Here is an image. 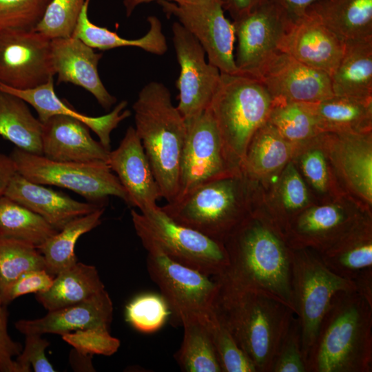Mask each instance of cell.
Masks as SVG:
<instances>
[{
  "label": "cell",
  "mask_w": 372,
  "mask_h": 372,
  "mask_svg": "<svg viewBox=\"0 0 372 372\" xmlns=\"http://www.w3.org/2000/svg\"><path fill=\"white\" fill-rule=\"evenodd\" d=\"M228 265L212 277L222 286L265 292L295 313L291 290L292 249L279 234L256 218H247L224 242Z\"/></svg>",
  "instance_id": "cell-1"
},
{
  "label": "cell",
  "mask_w": 372,
  "mask_h": 372,
  "mask_svg": "<svg viewBox=\"0 0 372 372\" xmlns=\"http://www.w3.org/2000/svg\"><path fill=\"white\" fill-rule=\"evenodd\" d=\"M307 372L372 371V306L355 291H340L320 324Z\"/></svg>",
  "instance_id": "cell-2"
},
{
  "label": "cell",
  "mask_w": 372,
  "mask_h": 372,
  "mask_svg": "<svg viewBox=\"0 0 372 372\" xmlns=\"http://www.w3.org/2000/svg\"><path fill=\"white\" fill-rule=\"evenodd\" d=\"M218 285L216 316L257 372H271L280 342L295 316L293 311L262 291Z\"/></svg>",
  "instance_id": "cell-3"
},
{
  "label": "cell",
  "mask_w": 372,
  "mask_h": 372,
  "mask_svg": "<svg viewBox=\"0 0 372 372\" xmlns=\"http://www.w3.org/2000/svg\"><path fill=\"white\" fill-rule=\"evenodd\" d=\"M135 130L150 163L162 198L173 202L178 192L180 163L187 126L168 88L152 81L132 106Z\"/></svg>",
  "instance_id": "cell-4"
},
{
  "label": "cell",
  "mask_w": 372,
  "mask_h": 372,
  "mask_svg": "<svg viewBox=\"0 0 372 372\" xmlns=\"http://www.w3.org/2000/svg\"><path fill=\"white\" fill-rule=\"evenodd\" d=\"M273 100L258 79L220 73L218 88L208 107L231 170L242 167L255 132L267 121Z\"/></svg>",
  "instance_id": "cell-5"
},
{
  "label": "cell",
  "mask_w": 372,
  "mask_h": 372,
  "mask_svg": "<svg viewBox=\"0 0 372 372\" xmlns=\"http://www.w3.org/2000/svg\"><path fill=\"white\" fill-rule=\"evenodd\" d=\"M240 170L196 187L161 209L180 225L224 242L248 218Z\"/></svg>",
  "instance_id": "cell-6"
},
{
  "label": "cell",
  "mask_w": 372,
  "mask_h": 372,
  "mask_svg": "<svg viewBox=\"0 0 372 372\" xmlns=\"http://www.w3.org/2000/svg\"><path fill=\"white\" fill-rule=\"evenodd\" d=\"M131 217L143 247L154 246L171 259L210 277L228 265L224 243L178 224L159 206L144 212L132 209Z\"/></svg>",
  "instance_id": "cell-7"
},
{
  "label": "cell",
  "mask_w": 372,
  "mask_h": 372,
  "mask_svg": "<svg viewBox=\"0 0 372 372\" xmlns=\"http://www.w3.org/2000/svg\"><path fill=\"white\" fill-rule=\"evenodd\" d=\"M10 156L17 172L32 182L72 190L91 203L105 204L113 196L130 205L126 191L106 162L55 161L17 147Z\"/></svg>",
  "instance_id": "cell-8"
},
{
  "label": "cell",
  "mask_w": 372,
  "mask_h": 372,
  "mask_svg": "<svg viewBox=\"0 0 372 372\" xmlns=\"http://www.w3.org/2000/svg\"><path fill=\"white\" fill-rule=\"evenodd\" d=\"M291 290L305 360L332 298L340 291H355L353 280L331 271L309 251L292 249Z\"/></svg>",
  "instance_id": "cell-9"
},
{
  "label": "cell",
  "mask_w": 372,
  "mask_h": 372,
  "mask_svg": "<svg viewBox=\"0 0 372 372\" xmlns=\"http://www.w3.org/2000/svg\"><path fill=\"white\" fill-rule=\"evenodd\" d=\"M144 247L147 251L149 275L181 323L188 320L208 323L218 290L216 280L171 259L154 246Z\"/></svg>",
  "instance_id": "cell-10"
},
{
  "label": "cell",
  "mask_w": 372,
  "mask_h": 372,
  "mask_svg": "<svg viewBox=\"0 0 372 372\" xmlns=\"http://www.w3.org/2000/svg\"><path fill=\"white\" fill-rule=\"evenodd\" d=\"M168 18L174 17L200 43L209 63L220 73L240 74L234 56L235 30L219 0L158 1Z\"/></svg>",
  "instance_id": "cell-11"
},
{
  "label": "cell",
  "mask_w": 372,
  "mask_h": 372,
  "mask_svg": "<svg viewBox=\"0 0 372 372\" xmlns=\"http://www.w3.org/2000/svg\"><path fill=\"white\" fill-rule=\"evenodd\" d=\"M173 44L180 65L176 107L188 127L208 108L220 80L219 70L205 61L198 40L179 22L172 25Z\"/></svg>",
  "instance_id": "cell-12"
},
{
  "label": "cell",
  "mask_w": 372,
  "mask_h": 372,
  "mask_svg": "<svg viewBox=\"0 0 372 372\" xmlns=\"http://www.w3.org/2000/svg\"><path fill=\"white\" fill-rule=\"evenodd\" d=\"M55 74L51 39L35 30L0 32V83L28 90L48 83Z\"/></svg>",
  "instance_id": "cell-13"
},
{
  "label": "cell",
  "mask_w": 372,
  "mask_h": 372,
  "mask_svg": "<svg viewBox=\"0 0 372 372\" xmlns=\"http://www.w3.org/2000/svg\"><path fill=\"white\" fill-rule=\"evenodd\" d=\"M238 47L236 65L240 74L256 79L291 25L269 1L262 0L251 10L233 20Z\"/></svg>",
  "instance_id": "cell-14"
},
{
  "label": "cell",
  "mask_w": 372,
  "mask_h": 372,
  "mask_svg": "<svg viewBox=\"0 0 372 372\" xmlns=\"http://www.w3.org/2000/svg\"><path fill=\"white\" fill-rule=\"evenodd\" d=\"M187 130L180 163L178 192L174 200L203 183L236 171L227 167L209 107Z\"/></svg>",
  "instance_id": "cell-15"
},
{
  "label": "cell",
  "mask_w": 372,
  "mask_h": 372,
  "mask_svg": "<svg viewBox=\"0 0 372 372\" xmlns=\"http://www.w3.org/2000/svg\"><path fill=\"white\" fill-rule=\"evenodd\" d=\"M256 79L275 101L316 103L333 96L327 74L280 51L265 63Z\"/></svg>",
  "instance_id": "cell-16"
},
{
  "label": "cell",
  "mask_w": 372,
  "mask_h": 372,
  "mask_svg": "<svg viewBox=\"0 0 372 372\" xmlns=\"http://www.w3.org/2000/svg\"><path fill=\"white\" fill-rule=\"evenodd\" d=\"M107 164L126 191L130 205L140 212L154 209L162 198L150 163L135 128H127L119 145L109 153Z\"/></svg>",
  "instance_id": "cell-17"
},
{
  "label": "cell",
  "mask_w": 372,
  "mask_h": 372,
  "mask_svg": "<svg viewBox=\"0 0 372 372\" xmlns=\"http://www.w3.org/2000/svg\"><path fill=\"white\" fill-rule=\"evenodd\" d=\"M344 49V41L309 13L289 26L278 44L279 51L329 76Z\"/></svg>",
  "instance_id": "cell-18"
},
{
  "label": "cell",
  "mask_w": 372,
  "mask_h": 372,
  "mask_svg": "<svg viewBox=\"0 0 372 372\" xmlns=\"http://www.w3.org/2000/svg\"><path fill=\"white\" fill-rule=\"evenodd\" d=\"M51 52L58 83H71L84 88L105 110H109L116 102V97L105 87L98 72L101 53L95 52L74 37L52 39Z\"/></svg>",
  "instance_id": "cell-19"
},
{
  "label": "cell",
  "mask_w": 372,
  "mask_h": 372,
  "mask_svg": "<svg viewBox=\"0 0 372 372\" xmlns=\"http://www.w3.org/2000/svg\"><path fill=\"white\" fill-rule=\"evenodd\" d=\"M113 303L105 289L79 303L48 311L40 318L19 320L16 329L24 335L64 333L85 329L109 330L113 318Z\"/></svg>",
  "instance_id": "cell-20"
},
{
  "label": "cell",
  "mask_w": 372,
  "mask_h": 372,
  "mask_svg": "<svg viewBox=\"0 0 372 372\" xmlns=\"http://www.w3.org/2000/svg\"><path fill=\"white\" fill-rule=\"evenodd\" d=\"M4 196L39 215L57 231L74 218L105 207V204L79 202L32 182L17 172L11 178Z\"/></svg>",
  "instance_id": "cell-21"
},
{
  "label": "cell",
  "mask_w": 372,
  "mask_h": 372,
  "mask_svg": "<svg viewBox=\"0 0 372 372\" xmlns=\"http://www.w3.org/2000/svg\"><path fill=\"white\" fill-rule=\"evenodd\" d=\"M43 125L42 148L45 158L61 162L107 163L111 150L94 140L90 128L81 121L54 115Z\"/></svg>",
  "instance_id": "cell-22"
},
{
  "label": "cell",
  "mask_w": 372,
  "mask_h": 372,
  "mask_svg": "<svg viewBox=\"0 0 372 372\" xmlns=\"http://www.w3.org/2000/svg\"><path fill=\"white\" fill-rule=\"evenodd\" d=\"M0 90L14 94L31 105L42 123L54 115L70 116L81 121L97 135L99 142L110 151L111 132L131 115L130 110H124L127 105L126 101H122L112 111L103 116L94 117L79 113L56 96L53 79L39 87L28 90L14 89L0 83Z\"/></svg>",
  "instance_id": "cell-23"
},
{
  "label": "cell",
  "mask_w": 372,
  "mask_h": 372,
  "mask_svg": "<svg viewBox=\"0 0 372 372\" xmlns=\"http://www.w3.org/2000/svg\"><path fill=\"white\" fill-rule=\"evenodd\" d=\"M356 222L338 205H324L311 207L297 217L291 225V249L311 246L321 254Z\"/></svg>",
  "instance_id": "cell-24"
},
{
  "label": "cell",
  "mask_w": 372,
  "mask_h": 372,
  "mask_svg": "<svg viewBox=\"0 0 372 372\" xmlns=\"http://www.w3.org/2000/svg\"><path fill=\"white\" fill-rule=\"evenodd\" d=\"M330 79L333 95L372 99V37L345 41L342 56Z\"/></svg>",
  "instance_id": "cell-25"
},
{
  "label": "cell",
  "mask_w": 372,
  "mask_h": 372,
  "mask_svg": "<svg viewBox=\"0 0 372 372\" xmlns=\"http://www.w3.org/2000/svg\"><path fill=\"white\" fill-rule=\"evenodd\" d=\"M307 13L344 41L372 37V0H320Z\"/></svg>",
  "instance_id": "cell-26"
},
{
  "label": "cell",
  "mask_w": 372,
  "mask_h": 372,
  "mask_svg": "<svg viewBox=\"0 0 372 372\" xmlns=\"http://www.w3.org/2000/svg\"><path fill=\"white\" fill-rule=\"evenodd\" d=\"M371 132L333 134L338 167L353 189L372 201V148Z\"/></svg>",
  "instance_id": "cell-27"
},
{
  "label": "cell",
  "mask_w": 372,
  "mask_h": 372,
  "mask_svg": "<svg viewBox=\"0 0 372 372\" xmlns=\"http://www.w3.org/2000/svg\"><path fill=\"white\" fill-rule=\"evenodd\" d=\"M103 289L96 268L77 262L57 273L50 289L36 293V299L48 311L79 303Z\"/></svg>",
  "instance_id": "cell-28"
},
{
  "label": "cell",
  "mask_w": 372,
  "mask_h": 372,
  "mask_svg": "<svg viewBox=\"0 0 372 372\" xmlns=\"http://www.w3.org/2000/svg\"><path fill=\"white\" fill-rule=\"evenodd\" d=\"M369 222H356L329 248L320 254L322 262L335 274L351 280L372 267V239Z\"/></svg>",
  "instance_id": "cell-29"
},
{
  "label": "cell",
  "mask_w": 372,
  "mask_h": 372,
  "mask_svg": "<svg viewBox=\"0 0 372 372\" xmlns=\"http://www.w3.org/2000/svg\"><path fill=\"white\" fill-rule=\"evenodd\" d=\"M321 132L366 133L371 132L372 99L333 95L310 103Z\"/></svg>",
  "instance_id": "cell-30"
},
{
  "label": "cell",
  "mask_w": 372,
  "mask_h": 372,
  "mask_svg": "<svg viewBox=\"0 0 372 372\" xmlns=\"http://www.w3.org/2000/svg\"><path fill=\"white\" fill-rule=\"evenodd\" d=\"M89 3L90 2L85 0L72 37L81 40L92 48L102 50L133 46L157 55L166 52V38L162 32L161 22L156 17H147L149 29L145 35L136 39H127L106 28L99 27L91 22L87 14Z\"/></svg>",
  "instance_id": "cell-31"
},
{
  "label": "cell",
  "mask_w": 372,
  "mask_h": 372,
  "mask_svg": "<svg viewBox=\"0 0 372 372\" xmlns=\"http://www.w3.org/2000/svg\"><path fill=\"white\" fill-rule=\"evenodd\" d=\"M21 98L0 90V136L16 147L43 156V123Z\"/></svg>",
  "instance_id": "cell-32"
},
{
  "label": "cell",
  "mask_w": 372,
  "mask_h": 372,
  "mask_svg": "<svg viewBox=\"0 0 372 372\" xmlns=\"http://www.w3.org/2000/svg\"><path fill=\"white\" fill-rule=\"evenodd\" d=\"M105 207L74 218L38 249L43 256L45 270L55 276L77 262L75 246L78 239L101 223Z\"/></svg>",
  "instance_id": "cell-33"
},
{
  "label": "cell",
  "mask_w": 372,
  "mask_h": 372,
  "mask_svg": "<svg viewBox=\"0 0 372 372\" xmlns=\"http://www.w3.org/2000/svg\"><path fill=\"white\" fill-rule=\"evenodd\" d=\"M290 146L291 143L267 121L253 136L241 167L255 176L274 172L289 160Z\"/></svg>",
  "instance_id": "cell-34"
},
{
  "label": "cell",
  "mask_w": 372,
  "mask_h": 372,
  "mask_svg": "<svg viewBox=\"0 0 372 372\" xmlns=\"http://www.w3.org/2000/svg\"><path fill=\"white\" fill-rule=\"evenodd\" d=\"M57 231L34 211L4 195L0 196V237L20 240L39 248Z\"/></svg>",
  "instance_id": "cell-35"
},
{
  "label": "cell",
  "mask_w": 372,
  "mask_h": 372,
  "mask_svg": "<svg viewBox=\"0 0 372 372\" xmlns=\"http://www.w3.org/2000/svg\"><path fill=\"white\" fill-rule=\"evenodd\" d=\"M183 340L175 358L186 372H222L208 323L188 320L182 323Z\"/></svg>",
  "instance_id": "cell-36"
},
{
  "label": "cell",
  "mask_w": 372,
  "mask_h": 372,
  "mask_svg": "<svg viewBox=\"0 0 372 372\" xmlns=\"http://www.w3.org/2000/svg\"><path fill=\"white\" fill-rule=\"evenodd\" d=\"M267 121L291 143L303 142L322 133L310 103L273 100Z\"/></svg>",
  "instance_id": "cell-37"
},
{
  "label": "cell",
  "mask_w": 372,
  "mask_h": 372,
  "mask_svg": "<svg viewBox=\"0 0 372 372\" xmlns=\"http://www.w3.org/2000/svg\"><path fill=\"white\" fill-rule=\"evenodd\" d=\"M45 269L43 256L35 246L14 238L0 237V291L22 273Z\"/></svg>",
  "instance_id": "cell-38"
},
{
  "label": "cell",
  "mask_w": 372,
  "mask_h": 372,
  "mask_svg": "<svg viewBox=\"0 0 372 372\" xmlns=\"http://www.w3.org/2000/svg\"><path fill=\"white\" fill-rule=\"evenodd\" d=\"M169 309L161 295L143 293L127 304L125 319L136 330L151 333L157 331L165 324L170 313Z\"/></svg>",
  "instance_id": "cell-39"
},
{
  "label": "cell",
  "mask_w": 372,
  "mask_h": 372,
  "mask_svg": "<svg viewBox=\"0 0 372 372\" xmlns=\"http://www.w3.org/2000/svg\"><path fill=\"white\" fill-rule=\"evenodd\" d=\"M85 0H51L34 28L50 39L72 36Z\"/></svg>",
  "instance_id": "cell-40"
},
{
  "label": "cell",
  "mask_w": 372,
  "mask_h": 372,
  "mask_svg": "<svg viewBox=\"0 0 372 372\" xmlns=\"http://www.w3.org/2000/svg\"><path fill=\"white\" fill-rule=\"evenodd\" d=\"M208 327L222 371L257 372L253 362L215 311L208 322Z\"/></svg>",
  "instance_id": "cell-41"
},
{
  "label": "cell",
  "mask_w": 372,
  "mask_h": 372,
  "mask_svg": "<svg viewBox=\"0 0 372 372\" xmlns=\"http://www.w3.org/2000/svg\"><path fill=\"white\" fill-rule=\"evenodd\" d=\"M51 0H0V32L34 30Z\"/></svg>",
  "instance_id": "cell-42"
},
{
  "label": "cell",
  "mask_w": 372,
  "mask_h": 372,
  "mask_svg": "<svg viewBox=\"0 0 372 372\" xmlns=\"http://www.w3.org/2000/svg\"><path fill=\"white\" fill-rule=\"evenodd\" d=\"M271 372H307L302 350L300 326L295 316L280 342Z\"/></svg>",
  "instance_id": "cell-43"
},
{
  "label": "cell",
  "mask_w": 372,
  "mask_h": 372,
  "mask_svg": "<svg viewBox=\"0 0 372 372\" xmlns=\"http://www.w3.org/2000/svg\"><path fill=\"white\" fill-rule=\"evenodd\" d=\"M61 337L75 351L83 355L110 356L118 351L121 344L120 340L111 335L109 330L101 329L76 330Z\"/></svg>",
  "instance_id": "cell-44"
},
{
  "label": "cell",
  "mask_w": 372,
  "mask_h": 372,
  "mask_svg": "<svg viewBox=\"0 0 372 372\" xmlns=\"http://www.w3.org/2000/svg\"><path fill=\"white\" fill-rule=\"evenodd\" d=\"M54 277L45 269L26 271L0 291L1 300L7 305L21 296L44 292L51 287Z\"/></svg>",
  "instance_id": "cell-45"
},
{
  "label": "cell",
  "mask_w": 372,
  "mask_h": 372,
  "mask_svg": "<svg viewBox=\"0 0 372 372\" xmlns=\"http://www.w3.org/2000/svg\"><path fill=\"white\" fill-rule=\"evenodd\" d=\"M25 336V346L15 359L23 372L31 371V366L35 372L56 371L45 355L49 342L39 334H27Z\"/></svg>",
  "instance_id": "cell-46"
},
{
  "label": "cell",
  "mask_w": 372,
  "mask_h": 372,
  "mask_svg": "<svg viewBox=\"0 0 372 372\" xmlns=\"http://www.w3.org/2000/svg\"><path fill=\"white\" fill-rule=\"evenodd\" d=\"M281 198L284 207L289 211L304 207L308 201L306 185L294 165L289 163L284 172L281 183Z\"/></svg>",
  "instance_id": "cell-47"
},
{
  "label": "cell",
  "mask_w": 372,
  "mask_h": 372,
  "mask_svg": "<svg viewBox=\"0 0 372 372\" xmlns=\"http://www.w3.org/2000/svg\"><path fill=\"white\" fill-rule=\"evenodd\" d=\"M0 294V371L23 372V369L14 360L22 351L21 343L13 340L8 330V311Z\"/></svg>",
  "instance_id": "cell-48"
},
{
  "label": "cell",
  "mask_w": 372,
  "mask_h": 372,
  "mask_svg": "<svg viewBox=\"0 0 372 372\" xmlns=\"http://www.w3.org/2000/svg\"><path fill=\"white\" fill-rule=\"evenodd\" d=\"M302 172L311 184L319 192H324L328 183V170L323 153L317 149L306 152L301 158Z\"/></svg>",
  "instance_id": "cell-49"
},
{
  "label": "cell",
  "mask_w": 372,
  "mask_h": 372,
  "mask_svg": "<svg viewBox=\"0 0 372 372\" xmlns=\"http://www.w3.org/2000/svg\"><path fill=\"white\" fill-rule=\"evenodd\" d=\"M292 24L306 15L308 9L320 0H268Z\"/></svg>",
  "instance_id": "cell-50"
},
{
  "label": "cell",
  "mask_w": 372,
  "mask_h": 372,
  "mask_svg": "<svg viewBox=\"0 0 372 372\" xmlns=\"http://www.w3.org/2000/svg\"><path fill=\"white\" fill-rule=\"evenodd\" d=\"M352 280L355 291L372 306V267L360 271Z\"/></svg>",
  "instance_id": "cell-51"
},
{
  "label": "cell",
  "mask_w": 372,
  "mask_h": 372,
  "mask_svg": "<svg viewBox=\"0 0 372 372\" xmlns=\"http://www.w3.org/2000/svg\"><path fill=\"white\" fill-rule=\"evenodd\" d=\"M224 10L231 15L233 20L251 10L262 0H219Z\"/></svg>",
  "instance_id": "cell-52"
},
{
  "label": "cell",
  "mask_w": 372,
  "mask_h": 372,
  "mask_svg": "<svg viewBox=\"0 0 372 372\" xmlns=\"http://www.w3.org/2000/svg\"><path fill=\"white\" fill-rule=\"evenodd\" d=\"M16 173V167L10 156L0 153V196L4 195L11 178Z\"/></svg>",
  "instance_id": "cell-53"
},
{
  "label": "cell",
  "mask_w": 372,
  "mask_h": 372,
  "mask_svg": "<svg viewBox=\"0 0 372 372\" xmlns=\"http://www.w3.org/2000/svg\"><path fill=\"white\" fill-rule=\"evenodd\" d=\"M152 1H161V0H124L123 4L125 8L126 14L127 16H130L134 10L140 4L144 3H149ZM177 3H183L185 1H187L189 0H165Z\"/></svg>",
  "instance_id": "cell-54"
},
{
  "label": "cell",
  "mask_w": 372,
  "mask_h": 372,
  "mask_svg": "<svg viewBox=\"0 0 372 372\" xmlns=\"http://www.w3.org/2000/svg\"><path fill=\"white\" fill-rule=\"evenodd\" d=\"M86 1H89V2L90 1V0H86Z\"/></svg>",
  "instance_id": "cell-55"
},
{
  "label": "cell",
  "mask_w": 372,
  "mask_h": 372,
  "mask_svg": "<svg viewBox=\"0 0 372 372\" xmlns=\"http://www.w3.org/2000/svg\"><path fill=\"white\" fill-rule=\"evenodd\" d=\"M193 1H197V0H193Z\"/></svg>",
  "instance_id": "cell-56"
}]
</instances>
